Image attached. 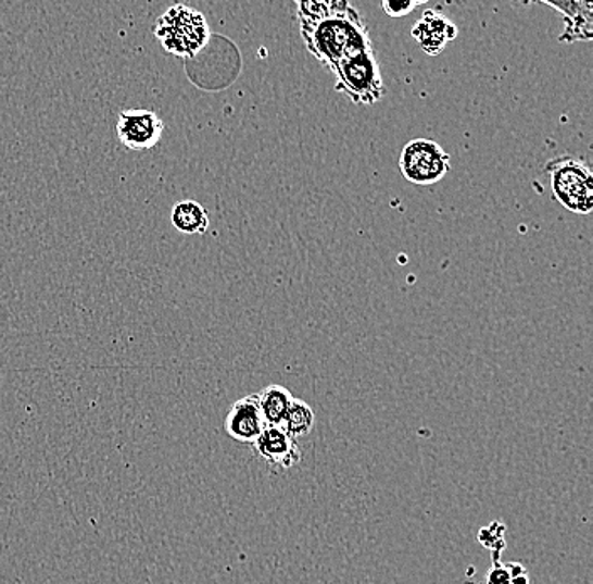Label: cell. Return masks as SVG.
<instances>
[{"instance_id": "13", "label": "cell", "mask_w": 593, "mask_h": 584, "mask_svg": "<svg viewBox=\"0 0 593 584\" xmlns=\"http://www.w3.org/2000/svg\"><path fill=\"white\" fill-rule=\"evenodd\" d=\"M314 424H316L314 409L305 400L293 397L286 419H283V430L296 439V437L307 436L314 430Z\"/></svg>"}, {"instance_id": "1", "label": "cell", "mask_w": 593, "mask_h": 584, "mask_svg": "<svg viewBox=\"0 0 593 584\" xmlns=\"http://www.w3.org/2000/svg\"><path fill=\"white\" fill-rule=\"evenodd\" d=\"M307 50L327 69L344 58L373 50L365 21L350 0H293Z\"/></svg>"}, {"instance_id": "16", "label": "cell", "mask_w": 593, "mask_h": 584, "mask_svg": "<svg viewBox=\"0 0 593 584\" xmlns=\"http://www.w3.org/2000/svg\"><path fill=\"white\" fill-rule=\"evenodd\" d=\"M488 584H510V573L507 566L494 562L492 570L489 571Z\"/></svg>"}, {"instance_id": "17", "label": "cell", "mask_w": 593, "mask_h": 584, "mask_svg": "<svg viewBox=\"0 0 593 584\" xmlns=\"http://www.w3.org/2000/svg\"><path fill=\"white\" fill-rule=\"evenodd\" d=\"M507 570L510 573V584H530V577L526 573L525 566L513 562V564L507 566Z\"/></svg>"}, {"instance_id": "11", "label": "cell", "mask_w": 593, "mask_h": 584, "mask_svg": "<svg viewBox=\"0 0 593 584\" xmlns=\"http://www.w3.org/2000/svg\"><path fill=\"white\" fill-rule=\"evenodd\" d=\"M174 228L185 235H203L210 228V215L206 208L194 200L179 201L171 212Z\"/></svg>"}, {"instance_id": "9", "label": "cell", "mask_w": 593, "mask_h": 584, "mask_svg": "<svg viewBox=\"0 0 593 584\" xmlns=\"http://www.w3.org/2000/svg\"><path fill=\"white\" fill-rule=\"evenodd\" d=\"M265 419L260 409L258 394L241 397L231 406L225 419V430L235 442L253 445L265 430Z\"/></svg>"}, {"instance_id": "15", "label": "cell", "mask_w": 593, "mask_h": 584, "mask_svg": "<svg viewBox=\"0 0 593 584\" xmlns=\"http://www.w3.org/2000/svg\"><path fill=\"white\" fill-rule=\"evenodd\" d=\"M414 0H383V9L390 17H405L415 11Z\"/></svg>"}, {"instance_id": "4", "label": "cell", "mask_w": 593, "mask_h": 584, "mask_svg": "<svg viewBox=\"0 0 593 584\" xmlns=\"http://www.w3.org/2000/svg\"><path fill=\"white\" fill-rule=\"evenodd\" d=\"M331 70L336 75V88L357 105H373L383 97V78L375 51H361L354 57L344 58Z\"/></svg>"}, {"instance_id": "14", "label": "cell", "mask_w": 593, "mask_h": 584, "mask_svg": "<svg viewBox=\"0 0 593 584\" xmlns=\"http://www.w3.org/2000/svg\"><path fill=\"white\" fill-rule=\"evenodd\" d=\"M504 534H506V525L501 522H492L488 527H482L477 535V539L482 546L491 549L492 552H500L506 547V540H504Z\"/></svg>"}, {"instance_id": "6", "label": "cell", "mask_w": 593, "mask_h": 584, "mask_svg": "<svg viewBox=\"0 0 593 584\" xmlns=\"http://www.w3.org/2000/svg\"><path fill=\"white\" fill-rule=\"evenodd\" d=\"M164 128V121L152 110L127 109L118 113L115 133L128 151H149L161 142Z\"/></svg>"}, {"instance_id": "5", "label": "cell", "mask_w": 593, "mask_h": 584, "mask_svg": "<svg viewBox=\"0 0 593 584\" xmlns=\"http://www.w3.org/2000/svg\"><path fill=\"white\" fill-rule=\"evenodd\" d=\"M400 171L412 185H437L451 171V156L436 140H409L400 154Z\"/></svg>"}, {"instance_id": "7", "label": "cell", "mask_w": 593, "mask_h": 584, "mask_svg": "<svg viewBox=\"0 0 593 584\" xmlns=\"http://www.w3.org/2000/svg\"><path fill=\"white\" fill-rule=\"evenodd\" d=\"M515 4H546L565 15V30L559 41H590L592 39L593 0H510Z\"/></svg>"}, {"instance_id": "12", "label": "cell", "mask_w": 593, "mask_h": 584, "mask_svg": "<svg viewBox=\"0 0 593 584\" xmlns=\"http://www.w3.org/2000/svg\"><path fill=\"white\" fill-rule=\"evenodd\" d=\"M293 396L282 385H268L258 394L260 409L267 426H282Z\"/></svg>"}, {"instance_id": "3", "label": "cell", "mask_w": 593, "mask_h": 584, "mask_svg": "<svg viewBox=\"0 0 593 584\" xmlns=\"http://www.w3.org/2000/svg\"><path fill=\"white\" fill-rule=\"evenodd\" d=\"M555 200L568 212L589 215L593 208V173L589 162L575 156H559L545 166Z\"/></svg>"}, {"instance_id": "10", "label": "cell", "mask_w": 593, "mask_h": 584, "mask_svg": "<svg viewBox=\"0 0 593 584\" xmlns=\"http://www.w3.org/2000/svg\"><path fill=\"white\" fill-rule=\"evenodd\" d=\"M458 29L452 21L437 11H427L412 29V36L427 54L442 53L445 46L457 38Z\"/></svg>"}, {"instance_id": "8", "label": "cell", "mask_w": 593, "mask_h": 584, "mask_svg": "<svg viewBox=\"0 0 593 584\" xmlns=\"http://www.w3.org/2000/svg\"><path fill=\"white\" fill-rule=\"evenodd\" d=\"M253 446L262 460L282 470H289L302 460L295 437L290 436L282 426H265Z\"/></svg>"}, {"instance_id": "18", "label": "cell", "mask_w": 593, "mask_h": 584, "mask_svg": "<svg viewBox=\"0 0 593 584\" xmlns=\"http://www.w3.org/2000/svg\"><path fill=\"white\" fill-rule=\"evenodd\" d=\"M414 2L417 5H421V4H427L428 0H414Z\"/></svg>"}, {"instance_id": "2", "label": "cell", "mask_w": 593, "mask_h": 584, "mask_svg": "<svg viewBox=\"0 0 593 584\" xmlns=\"http://www.w3.org/2000/svg\"><path fill=\"white\" fill-rule=\"evenodd\" d=\"M154 36L167 54L192 60L206 48L211 29L203 12L174 4L155 21Z\"/></svg>"}]
</instances>
